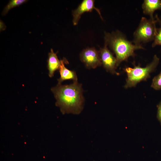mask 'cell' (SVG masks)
Instances as JSON below:
<instances>
[{
  "label": "cell",
  "mask_w": 161,
  "mask_h": 161,
  "mask_svg": "<svg viewBox=\"0 0 161 161\" xmlns=\"http://www.w3.org/2000/svg\"><path fill=\"white\" fill-rule=\"evenodd\" d=\"M51 91L56 100L55 105L63 114H80L84 102L82 85L78 81L69 85L58 83Z\"/></svg>",
  "instance_id": "obj_1"
},
{
  "label": "cell",
  "mask_w": 161,
  "mask_h": 161,
  "mask_svg": "<svg viewBox=\"0 0 161 161\" xmlns=\"http://www.w3.org/2000/svg\"><path fill=\"white\" fill-rule=\"evenodd\" d=\"M105 43L109 46L116 55L117 67L123 61L130 56H134V51L144 49L142 45L133 44L129 41L124 35L119 30L111 33H105Z\"/></svg>",
  "instance_id": "obj_2"
},
{
  "label": "cell",
  "mask_w": 161,
  "mask_h": 161,
  "mask_svg": "<svg viewBox=\"0 0 161 161\" xmlns=\"http://www.w3.org/2000/svg\"><path fill=\"white\" fill-rule=\"evenodd\" d=\"M160 62V58L155 55L152 61L145 67L135 65L134 68H126L125 71L127 75L124 88L127 89L135 87L137 83L146 80L150 77V74L154 71Z\"/></svg>",
  "instance_id": "obj_3"
},
{
  "label": "cell",
  "mask_w": 161,
  "mask_h": 161,
  "mask_svg": "<svg viewBox=\"0 0 161 161\" xmlns=\"http://www.w3.org/2000/svg\"><path fill=\"white\" fill-rule=\"evenodd\" d=\"M157 22L156 18L149 19L143 17L139 25L134 32L133 42L136 45H141L154 40L157 32L156 23Z\"/></svg>",
  "instance_id": "obj_4"
},
{
  "label": "cell",
  "mask_w": 161,
  "mask_h": 161,
  "mask_svg": "<svg viewBox=\"0 0 161 161\" xmlns=\"http://www.w3.org/2000/svg\"><path fill=\"white\" fill-rule=\"evenodd\" d=\"M81 61L88 69H95L102 65L99 51L94 47L83 49L80 55Z\"/></svg>",
  "instance_id": "obj_5"
},
{
  "label": "cell",
  "mask_w": 161,
  "mask_h": 161,
  "mask_svg": "<svg viewBox=\"0 0 161 161\" xmlns=\"http://www.w3.org/2000/svg\"><path fill=\"white\" fill-rule=\"evenodd\" d=\"M107 46L105 43L104 47L99 51L102 65L106 71L118 75L119 73L116 71L117 67L116 58L108 49Z\"/></svg>",
  "instance_id": "obj_6"
},
{
  "label": "cell",
  "mask_w": 161,
  "mask_h": 161,
  "mask_svg": "<svg viewBox=\"0 0 161 161\" xmlns=\"http://www.w3.org/2000/svg\"><path fill=\"white\" fill-rule=\"evenodd\" d=\"M95 1L94 0H83L78 7L72 11V21L74 25H76L78 24L81 15L83 13L91 12L94 9H95L97 11L101 18L103 19L100 10L95 6Z\"/></svg>",
  "instance_id": "obj_7"
},
{
  "label": "cell",
  "mask_w": 161,
  "mask_h": 161,
  "mask_svg": "<svg viewBox=\"0 0 161 161\" xmlns=\"http://www.w3.org/2000/svg\"><path fill=\"white\" fill-rule=\"evenodd\" d=\"M65 64H68V62L66 58H64L62 60L59 69L60 77L58 79V83L61 84L63 81L69 80H72L73 82L78 81L76 72L67 69L65 67Z\"/></svg>",
  "instance_id": "obj_8"
},
{
  "label": "cell",
  "mask_w": 161,
  "mask_h": 161,
  "mask_svg": "<svg viewBox=\"0 0 161 161\" xmlns=\"http://www.w3.org/2000/svg\"><path fill=\"white\" fill-rule=\"evenodd\" d=\"M57 53H55L52 49L48 53L47 61V67L49 71L48 75L50 78L53 76L55 72L59 69L61 64L62 60H59L57 55Z\"/></svg>",
  "instance_id": "obj_9"
},
{
  "label": "cell",
  "mask_w": 161,
  "mask_h": 161,
  "mask_svg": "<svg viewBox=\"0 0 161 161\" xmlns=\"http://www.w3.org/2000/svg\"><path fill=\"white\" fill-rule=\"evenodd\" d=\"M142 7L144 13L149 15L150 18L154 19V12L156 10L161 9V0H145Z\"/></svg>",
  "instance_id": "obj_10"
},
{
  "label": "cell",
  "mask_w": 161,
  "mask_h": 161,
  "mask_svg": "<svg viewBox=\"0 0 161 161\" xmlns=\"http://www.w3.org/2000/svg\"><path fill=\"white\" fill-rule=\"evenodd\" d=\"M26 0H10L8 4L5 6L2 12V15L4 16L12 8L18 6L27 2Z\"/></svg>",
  "instance_id": "obj_11"
},
{
  "label": "cell",
  "mask_w": 161,
  "mask_h": 161,
  "mask_svg": "<svg viewBox=\"0 0 161 161\" xmlns=\"http://www.w3.org/2000/svg\"><path fill=\"white\" fill-rule=\"evenodd\" d=\"M156 18L157 22L160 24V28L157 29V32L154 40V42L152 44V47H154L157 45L161 46V20L157 16H156Z\"/></svg>",
  "instance_id": "obj_12"
},
{
  "label": "cell",
  "mask_w": 161,
  "mask_h": 161,
  "mask_svg": "<svg viewBox=\"0 0 161 161\" xmlns=\"http://www.w3.org/2000/svg\"><path fill=\"white\" fill-rule=\"evenodd\" d=\"M151 87L157 90L161 89V71L153 78Z\"/></svg>",
  "instance_id": "obj_13"
},
{
  "label": "cell",
  "mask_w": 161,
  "mask_h": 161,
  "mask_svg": "<svg viewBox=\"0 0 161 161\" xmlns=\"http://www.w3.org/2000/svg\"><path fill=\"white\" fill-rule=\"evenodd\" d=\"M157 118L161 124V101L157 106Z\"/></svg>",
  "instance_id": "obj_14"
}]
</instances>
